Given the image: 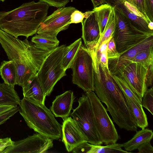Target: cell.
<instances>
[{
  "label": "cell",
  "mask_w": 153,
  "mask_h": 153,
  "mask_svg": "<svg viewBox=\"0 0 153 153\" xmlns=\"http://www.w3.org/2000/svg\"><path fill=\"white\" fill-rule=\"evenodd\" d=\"M94 91L114 122L121 129L137 131V126L124 94L111 75L108 68L100 64L94 70Z\"/></svg>",
  "instance_id": "obj_1"
},
{
  "label": "cell",
  "mask_w": 153,
  "mask_h": 153,
  "mask_svg": "<svg viewBox=\"0 0 153 153\" xmlns=\"http://www.w3.org/2000/svg\"><path fill=\"white\" fill-rule=\"evenodd\" d=\"M0 43L9 60L14 62L16 73V85L22 87L36 76L51 51L37 48L27 39L21 40L0 28Z\"/></svg>",
  "instance_id": "obj_2"
},
{
  "label": "cell",
  "mask_w": 153,
  "mask_h": 153,
  "mask_svg": "<svg viewBox=\"0 0 153 153\" xmlns=\"http://www.w3.org/2000/svg\"><path fill=\"white\" fill-rule=\"evenodd\" d=\"M50 6L41 1H33L11 11L0 12V28L15 37L22 36L28 38L37 33Z\"/></svg>",
  "instance_id": "obj_3"
},
{
  "label": "cell",
  "mask_w": 153,
  "mask_h": 153,
  "mask_svg": "<svg viewBox=\"0 0 153 153\" xmlns=\"http://www.w3.org/2000/svg\"><path fill=\"white\" fill-rule=\"evenodd\" d=\"M19 106L20 114L30 128L53 140L62 137V125L45 105L24 97Z\"/></svg>",
  "instance_id": "obj_4"
},
{
  "label": "cell",
  "mask_w": 153,
  "mask_h": 153,
  "mask_svg": "<svg viewBox=\"0 0 153 153\" xmlns=\"http://www.w3.org/2000/svg\"><path fill=\"white\" fill-rule=\"evenodd\" d=\"M65 45L51 51L45 58L36 74L46 96H49L57 82L66 76L62 66L63 51Z\"/></svg>",
  "instance_id": "obj_5"
},
{
  "label": "cell",
  "mask_w": 153,
  "mask_h": 153,
  "mask_svg": "<svg viewBox=\"0 0 153 153\" xmlns=\"http://www.w3.org/2000/svg\"><path fill=\"white\" fill-rule=\"evenodd\" d=\"M113 8L115 27L113 35L116 49L119 53L141 40L153 36V33L143 31L134 27L125 16Z\"/></svg>",
  "instance_id": "obj_6"
},
{
  "label": "cell",
  "mask_w": 153,
  "mask_h": 153,
  "mask_svg": "<svg viewBox=\"0 0 153 153\" xmlns=\"http://www.w3.org/2000/svg\"><path fill=\"white\" fill-rule=\"evenodd\" d=\"M72 82L84 91H94V68L91 56L86 47H80L71 66Z\"/></svg>",
  "instance_id": "obj_7"
},
{
  "label": "cell",
  "mask_w": 153,
  "mask_h": 153,
  "mask_svg": "<svg viewBox=\"0 0 153 153\" xmlns=\"http://www.w3.org/2000/svg\"><path fill=\"white\" fill-rule=\"evenodd\" d=\"M78 106L71 115L75 121L86 141L93 145H101L94 114L89 99L85 94L79 97Z\"/></svg>",
  "instance_id": "obj_8"
},
{
  "label": "cell",
  "mask_w": 153,
  "mask_h": 153,
  "mask_svg": "<svg viewBox=\"0 0 153 153\" xmlns=\"http://www.w3.org/2000/svg\"><path fill=\"white\" fill-rule=\"evenodd\" d=\"M85 94L91 103L96 129L101 141L106 145L116 143L119 136L107 109L94 91H87Z\"/></svg>",
  "instance_id": "obj_9"
},
{
  "label": "cell",
  "mask_w": 153,
  "mask_h": 153,
  "mask_svg": "<svg viewBox=\"0 0 153 153\" xmlns=\"http://www.w3.org/2000/svg\"><path fill=\"white\" fill-rule=\"evenodd\" d=\"M147 70V67L142 63L130 62L124 65L114 75L122 77L142 100L148 88L146 84Z\"/></svg>",
  "instance_id": "obj_10"
},
{
  "label": "cell",
  "mask_w": 153,
  "mask_h": 153,
  "mask_svg": "<svg viewBox=\"0 0 153 153\" xmlns=\"http://www.w3.org/2000/svg\"><path fill=\"white\" fill-rule=\"evenodd\" d=\"M76 9L72 7H59L42 23L37 34L56 37L60 31L68 29L71 24V15Z\"/></svg>",
  "instance_id": "obj_11"
},
{
  "label": "cell",
  "mask_w": 153,
  "mask_h": 153,
  "mask_svg": "<svg viewBox=\"0 0 153 153\" xmlns=\"http://www.w3.org/2000/svg\"><path fill=\"white\" fill-rule=\"evenodd\" d=\"M53 146L52 139L37 133L14 142V145L3 153H44Z\"/></svg>",
  "instance_id": "obj_12"
},
{
  "label": "cell",
  "mask_w": 153,
  "mask_h": 153,
  "mask_svg": "<svg viewBox=\"0 0 153 153\" xmlns=\"http://www.w3.org/2000/svg\"><path fill=\"white\" fill-rule=\"evenodd\" d=\"M106 3L125 16L131 24L143 31L153 33L148 27L151 21L131 4L125 0H106Z\"/></svg>",
  "instance_id": "obj_13"
},
{
  "label": "cell",
  "mask_w": 153,
  "mask_h": 153,
  "mask_svg": "<svg viewBox=\"0 0 153 153\" xmlns=\"http://www.w3.org/2000/svg\"><path fill=\"white\" fill-rule=\"evenodd\" d=\"M152 47H153V36L141 40L135 45L120 53L117 58L108 60L109 71L111 74H115L138 53Z\"/></svg>",
  "instance_id": "obj_14"
},
{
  "label": "cell",
  "mask_w": 153,
  "mask_h": 153,
  "mask_svg": "<svg viewBox=\"0 0 153 153\" xmlns=\"http://www.w3.org/2000/svg\"><path fill=\"white\" fill-rule=\"evenodd\" d=\"M62 131V141L68 152H71L79 144L86 141L76 123L71 117L63 119Z\"/></svg>",
  "instance_id": "obj_15"
},
{
  "label": "cell",
  "mask_w": 153,
  "mask_h": 153,
  "mask_svg": "<svg viewBox=\"0 0 153 153\" xmlns=\"http://www.w3.org/2000/svg\"><path fill=\"white\" fill-rule=\"evenodd\" d=\"M81 22L82 38L85 46L88 51L92 50L97 43L100 37L98 24L94 11Z\"/></svg>",
  "instance_id": "obj_16"
},
{
  "label": "cell",
  "mask_w": 153,
  "mask_h": 153,
  "mask_svg": "<svg viewBox=\"0 0 153 153\" xmlns=\"http://www.w3.org/2000/svg\"><path fill=\"white\" fill-rule=\"evenodd\" d=\"M75 98L73 91H67L58 95L52 102L51 111L56 117L64 119L70 114Z\"/></svg>",
  "instance_id": "obj_17"
},
{
  "label": "cell",
  "mask_w": 153,
  "mask_h": 153,
  "mask_svg": "<svg viewBox=\"0 0 153 153\" xmlns=\"http://www.w3.org/2000/svg\"><path fill=\"white\" fill-rule=\"evenodd\" d=\"M22 88L24 97L45 105L46 96L36 75Z\"/></svg>",
  "instance_id": "obj_18"
},
{
  "label": "cell",
  "mask_w": 153,
  "mask_h": 153,
  "mask_svg": "<svg viewBox=\"0 0 153 153\" xmlns=\"http://www.w3.org/2000/svg\"><path fill=\"white\" fill-rule=\"evenodd\" d=\"M21 100L14 88L0 83V106H18Z\"/></svg>",
  "instance_id": "obj_19"
},
{
  "label": "cell",
  "mask_w": 153,
  "mask_h": 153,
  "mask_svg": "<svg viewBox=\"0 0 153 153\" xmlns=\"http://www.w3.org/2000/svg\"><path fill=\"white\" fill-rule=\"evenodd\" d=\"M152 130L144 128L137 132L129 140L122 144V147L128 152H131L138 148L141 144L147 141H151L153 137Z\"/></svg>",
  "instance_id": "obj_20"
},
{
  "label": "cell",
  "mask_w": 153,
  "mask_h": 153,
  "mask_svg": "<svg viewBox=\"0 0 153 153\" xmlns=\"http://www.w3.org/2000/svg\"><path fill=\"white\" fill-rule=\"evenodd\" d=\"M0 75L4 83L14 88L16 85V73L13 61L4 60L1 63Z\"/></svg>",
  "instance_id": "obj_21"
},
{
  "label": "cell",
  "mask_w": 153,
  "mask_h": 153,
  "mask_svg": "<svg viewBox=\"0 0 153 153\" xmlns=\"http://www.w3.org/2000/svg\"><path fill=\"white\" fill-rule=\"evenodd\" d=\"M35 47L47 51H51L59 46V43L57 37L37 34L31 39Z\"/></svg>",
  "instance_id": "obj_22"
},
{
  "label": "cell",
  "mask_w": 153,
  "mask_h": 153,
  "mask_svg": "<svg viewBox=\"0 0 153 153\" xmlns=\"http://www.w3.org/2000/svg\"><path fill=\"white\" fill-rule=\"evenodd\" d=\"M124 94L137 126L142 129L145 128L148 126V123L141 104L135 102Z\"/></svg>",
  "instance_id": "obj_23"
},
{
  "label": "cell",
  "mask_w": 153,
  "mask_h": 153,
  "mask_svg": "<svg viewBox=\"0 0 153 153\" xmlns=\"http://www.w3.org/2000/svg\"><path fill=\"white\" fill-rule=\"evenodd\" d=\"M82 40L80 38L64 48L62 58V66L66 71L69 68L82 45Z\"/></svg>",
  "instance_id": "obj_24"
},
{
  "label": "cell",
  "mask_w": 153,
  "mask_h": 153,
  "mask_svg": "<svg viewBox=\"0 0 153 153\" xmlns=\"http://www.w3.org/2000/svg\"><path fill=\"white\" fill-rule=\"evenodd\" d=\"M115 27V21L114 8L113 7L106 24L99 40L95 46L92 50L88 51L90 53L96 52L104 42L112 36L114 32Z\"/></svg>",
  "instance_id": "obj_25"
},
{
  "label": "cell",
  "mask_w": 153,
  "mask_h": 153,
  "mask_svg": "<svg viewBox=\"0 0 153 153\" xmlns=\"http://www.w3.org/2000/svg\"><path fill=\"white\" fill-rule=\"evenodd\" d=\"M112 9L111 6L106 3L94 8L92 10L99 25L100 36L103 32Z\"/></svg>",
  "instance_id": "obj_26"
},
{
  "label": "cell",
  "mask_w": 153,
  "mask_h": 153,
  "mask_svg": "<svg viewBox=\"0 0 153 153\" xmlns=\"http://www.w3.org/2000/svg\"><path fill=\"white\" fill-rule=\"evenodd\" d=\"M111 75L121 91L127 96L135 102L141 104L142 100L135 94L128 84L122 77L111 73Z\"/></svg>",
  "instance_id": "obj_27"
},
{
  "label": "cell",
  "mask_w": 153,
  "mask_h": 153,
  "mask_svg": "<svg viewBox=\"0 0 153 153\" xmlns=\"http://www.w3.org/2000/svg\"><path fill=\"white\" fill-rule=\"evenodd\" d=\"M122 144L113 143L105 146L91 144V148L88 153H129L122 148Z\"/></svg>",
  "instance_id": "obj_28"
},
{
  "label": "cell",
  "mask_w": 153,
  "mask_h": 153,
  "mask_svg": "<svg viewBox=\"0 0 153 153\" xmlns=\"http://www.w3.org/2000/svg\"><path fill=\"white\" fill-rule=\"evenodd\" d=\"M130 62L142 63L147 67L153 65V47L140 52L130 60L128 63Z\"/></svg>",
  "instance_id": "obj_29"
},
{
  "label": "cell",
  "mask_w": 153,
  "mask_h": 153,
  "mask_svg": "<svg viewBox=\"0 0 153 153\" xmlns=\"http://www.w3.org/2000/svg\"><path fill=\"white\" fill-rule=\"evenodd\" d=\"M141 105L153 115V87L148 88L142 98Z\"/></svg>",
  "instance_id": "obj_30"
},
{
  "label": "cell",
  "mask_w": 153,
  "mask_h": 153,
  "mask_svg": "<svg viewBox=\"0 0 153 153\" xmlns=\"http://www.w3.org/2000/svg\"><path fill=\"white\" fill-rule=\"evenodd\" d=\"M107 53L108 60L117 58L119 56V53L116 49L113 35L108 42L107 47Z\"/></svg>",
  "instance_id": "obj_31"
},
{
  "label": "cell",
  "mask_w": 153,
  "mask_h": 153,
  "mask_svg": "<svg viewBox=\"0 0 153 153\" xmlns=\"http://www.w3.org/2000/svg\"><path fill=\"white\" fill-rule=\"evenodd\" d=\"M19 110L20 107L18 106H16L0 114V125L4 123L18 112Z\"/></svg>",
  "instance_id": "obj_32"
},
{
  "label": "cell",
  "mask_w": 153,
  "mask_h": 153,
  "mask_svg": "<svg viewBox=\"0 0 153 153\" xmlns=\"http://www.w3.org/2000/svg\"><path fill=\"white\" fill-rule=\"evenodd\" d=\"M85 17L84 13H83L76 9L71 14L70 24L81 23Z\"/></svg>",
  "instance_id": "obj_33"
},
{
  "label": "cell",
  "mask_w": 153,
  "mask_h": 153,
  "mask_svg": "<svg viewBox=\"0 0 153 153\" xmlns=\"http://www.w3.org/2000/svg\"><path fill=\"white\" fill-rule=\"evenodd\" d=\"M91 146V144L87 142L82 143L75 147L72 151L74 153H88Z\"/></svg>",
  "instance_id": "obj_34"
},
{
  "label": "cell",
  "mask_w": 153,
  "mask_h": 153,
  "mask_svg": "<svg viewBox=\"0 0 153 153\" xmlns=\"http://www.w3.org/2000/svg\"><path fill=\"white\" fill-rule=\"evenodd\" d=\"M125 0L134 6L147 18H149L146 13L144 0Z\"/></svg>",
  "instance_id": "obj_35"
},
{
  "label": "cell",
  "mask_w": 153,
  "mask_h": 153,
  "mask_svg": "<svg viewBox=\"0 0 153 153\" xmlns=\"http://www.w3.org/2000/svg\"><path fill=\"white\" fill-rule=\"evenodd\" d=\"M48 4L50 6L59 8L65 7L70 0H39Z\"/></svg>",
  "instance_id": "obj_36"
},
{
  "label": "cell",
  "mask_w": 153,
  "mask_h": 153,
  "mask_svg": "<svg viewBox=\"0 0 153 153\" xmlns=\"http://www.w3.org/2000/svg\"><path fill=\"white\" fill-rule=\"evenodd\" d=\"M14 141L10 137L0 139V153H3L6 149L13 146Z\"/></svg>",
  "instance_id": "obj_37"
},
{
  "label": "cell",
  "mask_w": 153,
  "mask_h": 153,
  "mask_svg": "<svg viewBox=\"0 0 153 153\" xmlns=\"http://www.w3.org/2000/svg\"><path fill=\"white\" fill-rule=\"evenodd\" d=\"M144 2L146 15L153 22V0H144Z\"/></svg>",
  "instance_id": "obj_38"
},
{
  "label": "cell",
  "mask_w": 153,
  "mask_h": 153,
  "mask_svg": "<svg viewBox=\"0 0 153 153\" xmlns=\"http://www.w3.org/2000/svg\"><path fill=\"white\" fill-rule=\"evenodd\" d=\"M151 141L146 142L137 148L139 153H153V147L150 143Z\"/></svg>",
  "instance_id": "obj_39"
},
{
  "label": "cell",
  "mask_w": 153,
  "mask_h": 153,
  "mask_svg": "<svg viewBox=\"0 0 153 153\" xmlns=\"http://www.w3.org/2000/svg\"><path fill=\"white\" fill-rule=\"evenodd\" d=\"M146 76V84L147 87L153 86V64L147 67Z\"/></svg>",
  "instance_id": "obj_40"
},
{
  "label": "cell",
  "mask_w": 153,
  "mask_h": 153,
  "mask_svg": "<svg viewBox=\"0 0 153 153\" xmlns=\"http://www.w3.org/2000/svg\"><path fill=\"white\" fill-rule=\"evenodd\" d=\"M100 64L104 67L108 68L107 50L102 53L101 55Z\"/></svg>",
  "instance_id": "obj_41"
},
{
  "label": "cell",
  "mask_w": 153,
  "mask_h": 153,
  "mask_svg": "<svg viewBox=\"0 0 153 153\" xmlns=\"http://www.w3.org/2000/svg\"><path fill=\"white\" fill-rule=\"evenodd\" d=\"M92 2L94 8L103 4L106 2V0H91Z\"/></svg>",
  "instance_id": "obj_42"
},
{
  "label": "cell",
  "mask_w": 153,
  "mask_h": 153,
  "mask_svg": "<svg viewBox=\"0 0 153 153\" xmlns=\"http://www.w3.org/2000/svg\"><path fill=\"white\" fill-rule=\"evenodd\" d=\"M15 106L11 105L0 106V114L6 111Z\"/></svg>",
  "instance_id": "obj_43"
},
{
  "label": "cell",
  "mask_w": 153,
  "mask_h": 153,
  "mask_svg": "<svg viewBox=\"0 0 153 153\" xmlns=\"http://www.w3.org/2000/svg\"><path fill=\"white\" fill-rule=\"evenodd\" d=\"M148 27L149 29L152 31H153V22L151 21L148 24Z\"/></svg>",
  "instance_id": "obj_44"
},
{
  "label": "cell",
  "mask_w": 153,
  "mask_h": 153,
  "mask_svg": "<svg viewBox=\"0 0 153 153\" xmlns=\"http://www.w3.org/2000/svg\"><path fill=\"white\" fill-rule=\"evenodd\" d=\"M5 0H0V1H4Z\"/></svg>",
  "instance_id": "obj_45"
}]
</instances>
